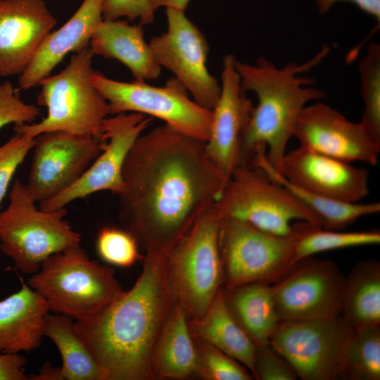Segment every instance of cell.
Here are the masks:
<instances>
[{"mask_svg": "<svg viewBox=\"0 0 380 380\" xmlns=\"http://www.w3.org/2000/svg\"><path fill=\"white\" fill-rule=\"evenodd\" d=\"M27 284L49 311L75 320L94 316L125 292L114 269L91 260L80 243L48 257Z\"/></svg>", "mask_w": 380, "mask_h": 380, "instance_id": "277c9868", "label": "cell"}, {"mask_svg": "<svg viewBox=\"0 0 380 380\" xmlns=\"http://www.w3.org/2000/svg\"><path fill=\"white\" fill-rule=\"evenodd\" d=\"M152 119L137 113L108 117L102 126L100 139L104 141V146L101 153L73 185L40 202L39 208L46 211L59 210L75 200L102 191L118 195L123 189L122 170L127 155Z\"/></svg>", "mask_w": 380, "mask_h": 380, "instance_id": "9a60e30c", "label": "cell"}, {"mask_svg": "<svg viewBox=\"0 0 380 380\" xmlns=\"http://www.w3.org/2000/svg\"><path fill=\"white\" fill-rule=\"evenodd\" d=\"M134 286L94 316L75 320L77 334L109 380L153 379L151 357L175 304L167 284L165 253L148 252Z\"/></svg>", "mask_w": 380, "mask_h": 380, "instance_id": "7a4b0ae2", "label": "cell"}, {"mask_svg": "<svg viewBox=\"0 0 380 380\" xmlns=\"http://www.w3.org/2000/svg\"><path fill=\"white\" fill-rule=\"evenodd\" d=\"M205 143L164 124L143 132L129 151L119 218L146 253H166L224 190Z\"/></svg>", "mask_w": 380, "mask_h": 380, "instance_id": "6da1fadb", "label": "cell"}, {"mask_svg": "<svg viewBox=\"0 0 380 380\" xmlns=\"http://www.w3.org/2000/svg\"><path fill=\"white\" fill-rule=\"evenodd\" d=\"M89 48L94 55L121 62L137 81L153 80L160 76L161 67L144 39L140 24L103 19L91 38Z\"/></svg>", "mask_w": 380, "mask_h": 380, "instance_id": "7402d4cb", "label": "cell"}, {"mask_svg": "<svg viewBox=\"0 0 380 380\" xmlns=\"http://www.w3.org/2000/svg\"><path fill=\"white\" fill-rule=\"evenodd\" d=\"M279 172L300 188L337 201L358 203L369 191L367 169L301 146L286 153Z\"/></svg>", "mask_w": 380, "mask_h": 380, "instance_id": "ac0fdd59", "label": "cell"}, {"mask_svg": "<svg viewBox=\"0 0 380 380\" xmlns=\"http://www.w3.org/2000/svg\"><path fill=\"white\" fill-rule=\"evenodd\" d=\"M94 54L89 46L72 55L59 73L42 80L37 103L46 107L40 122L15 125L13 130L35 137L51 131H64L100 139L109 105L91 82Z\"/></svg>", "mask_w": 380, "mask_h": 380, "instance_id": "8992f818", "label": "cell"}, {"mask_svg": "<svg viewBox=\"0 0 380 380\" xmlns=\"http://www.w3.org/2000/svg\"><path fill=\"white\" fill-rule=\"evenodd\" d=\"M104 141L64 131L34 137L26 189L37 203L60 194L73 185L101 153Z\"/></svg>", "mask_w": 380, "mask_h": 380, "instance_id": "5bb4252c", "label": "cell"}, {"mask_svg": "<svg viewBox=\"0 0 380 380\" xmlns=\"http://www.w3.org/2000/svg\"><path fill=\"white\" fill-rule=\"evenodd\" d=\"M293 137L300 146L335 158L370 165L378 163L380 146L370 139L362 124L348 120L324 103L304 107L296 122Z\"/></svg>", "mask_w": 380, "mask_h": 380, "instance_id": "e0dca14e", "label": "cell"}, {"mask_svg": "<svg viewBox=\"0 0 380 380\" xmlns=\"http://www.w3.org/2000/svg\"><path fill=\"white\" fill-rule=\"evenodd\" d=\"M27 359L19 353L0 354V380H27L24 367Z\"/></svg>", "mask_w": 380, "mask_h": 380, "instance_id": "74e56055", "label": "cell"}, {"mask_svg": "<svg viewBox=\"0 0 380 380\" xmlns=\"http://www.w3.org/2000/svg\"><path fill=\"white\" fill-rule=\"evenodd\" d=\"M198 355L184 310L175 304L156 341L151 357L153 379L196 376Z\"/></svg>", "mask_w": 380, "mask_h": 380, "instance_id": "603a6c76", "label": "cell"}, {"mask_svg": "<svg viewBox=\"0 0 380 380\" xmlns=\"http://www.w3.org/2000/svg\"><path fill=\"white\" fill-rule=\"evenodd\" d=\"M253 376L258 380L298 379L291 365L270 343L256 346Z\"/></svg>", "mask_w": 380, "mask_h": 380, "instance_id": "e575fe53", "label": "cell"}, {"mask_svg": "<svg viewBox=\"0 0 380 380\" xmlns=\"http://www.w3.org/2000/svg\"><path fill=\"white\" fill-rule=\"evenodd\" d=\"M39 113L34 105L21 100L11 82H0V129L9 124L32 123Z\"/></svg>", "mask_w": 380, "mask_h": 380, "instance_id": "d590c367", "label": "cell"}, {"mask_svg": "<svg viewBox=\"0 0 380 380\" xmlns=\"http://www.w3.org/2000/svg\"><path fill=\"white\" fill-rule=\"evenodd\" d=\"M344 279L338 267L331 260L310 256L294 262L271 284L279 321L340 315Z\"/></svg>", "mask_w": 380, "mask_h": 380, "instance_id": "4fadbf2b", "label": "cell"}, {"mask_svg": "<svg viewBox=\"0 0 380 380\" xmlns=\"http://www.w3.org/2000/svg\"><path fill=\"white\" fill-rule=\"evenodd\" d=\"M35 203L25 184L16 179L9 203L0 212V251L17 270L31 274L50 255L81 241V234L64 219L65 208L46 211Z\"/></svg>", "mask_w": 380, "mask_h": 380, "instance_id": "52a82bcc", "label": "cell"}, {"mask_svg": "<svg viewBox=\"0 0 380 380\" xmlns=\"http://www.w3.org/2000/svg\"><path fill=\"white\" fill-rule=\"evenodd\" d=\"M154 15L149 0H104L102 8L104 20L139 19L141 25L151 23Z\"/></svg>", "mask_w": 380, "mask_h": 380, "instance_id": "8d00e7d4", "label": "cell"}, {"mask_svg": "<svg viewBox=\"0 0 380 380\" xmlns=\"http://www.w3.org/2000/svg\"><path fill=\"white\" fill-rule=\"evenodd\" d=\"M56 22L44 0H1L0 76L21 75Z\"/></svg>", "mask_w": 380, "mask_h": 380, "instance_id": "d6986e66", "label": "cell"}, {"mask_svg": "<svg viewBox=\"0 0 380 380\" xmlns=\"http://www.w3.org/2000/svg\"><path fill=\"white\" fill-rule=\"evenodd\" d=\"M220 220L214 203L165 254L170 290L189 319L201 317L223 287Z\"/></svg>", "mask_w": 380, "mask_h": 380, "instance_id": "5b68a950", "label": "cell"}, {"mask_svg": "<svg viewBox=\"0 0 380 380\" xmlns=\"http://www.w3.org/2000/svg\"><path fill=\"white\" fill-rule=\"evenodd\" d=\"M379 243V229L343 232L326 229L317 224L300 221L290 265L319 253L345 248L376 245Z\"/></svg>", "mask_w": 380, "mask_h": 380, "instance_id": "f1b7e54d", "label": "cell"}, {"mask_svg": "<svg viewBox=\"0 0 380 380\" xmlns=\"http://www.w3.org/2000/svg\"><path fill=\"white\" fill-rule=\"evenodd\" d=\"M194 338L205 341L235 359L253 374L256 345L229 312L222 287L205 314L189 319Z\"/></svg>", "mask_w": 380, "mask_h": 380, "instance_id": "cb8c5ba5", "label": "cell"}, {"mask_svg": "<svg viewBox=\"0 0 380 380\" xmlns=\"http://www.w3.org/2000/svg\"><path fill=\"white\" fill-rule=\"evenodd\" d=\"M44 336L54 343L61 355V380H109L106 371L77 334L72 318L48 312Z\"/></svg>", "mask_w": 380, "mask_h": 380, "instance_id": "83f0119b", "label": "cell"}, {"mask_svg": "<svg viewBox=\"0 0 380 380\" xmlns=\"http://www.w3.org/2000/svg\"><path fill=\"white\" fill-rule=\"evenodd\" d=\"M340 315L352 329L380 324L379 260H362L345 277Z\"/></svg>", "mask_w": 380, "mask_h": 380, "instance_id": "484cf974", "label": "cell"}, {"mask_svg": "<svg viewBox=\"0 0 380 380\" xmlns=\"http://www.w3.org/2000/svg\"><path fill=\"white\" fill-rule=\"evenodd\" d=\"M34 138L15 133L0 146V204L20 165L32 149Z\"/></svg>", "mask_w": 380, "mask_h": 380, "instance_id": "836d02e7", "label": "cell"}, {"mask_svg": "<svg viewBox=\"0 0 380 380\" xmlns=\"http://www.w3.org/2000/svg\"><path fill=\"white\" fill-rule=\"evenodd\" d=\"M329 53L325 46L303 64L291 62L282 68L265 57L254 64L236 59L242 90L253 91L258 100L242 137L241 165H251L255 151L264 148L268 163L279 171L301 111L310 101L327 96L325 91L312 87L313 79L302 74L319 64Z\"/></svg>", "mask_w": 380, "mask_h": 380, "instance_id": "3957f363", "label": "cell"}, {"mask_svg": "<svg viewBox=\"0 0 380 380\" xmlns=\"http://www.w3.org/2000/svg\"><path fill=\"white\" fill-rule=\"evenodd\" d=\"M295 227L293 235L280 236L221 215L219 245L223 288L229 289L257 281L272 284L277 279L290 265L299 222L295 223Z\"/></svg>", "mask_w": 380, "mask_h": 380, "instance_id": "30bf717a", "label": "cell"}, {"mask_svg": "<svg viewBox=\"0 0 380 380\" xmlns=\"http://www.w3.org/2000/svg\"><path fill=\"white\" fill-rule=\"evenodd\" d=\"M91 82L107 101L110 115L137 113L156 118L186 135L206 141L210 136L213 113L189 96L186 88L175 78L163 87L145 82H121L93 70Z\"/></svg>", "mask_w": 380, "mask_h": 380, "instance_id": "9c48e42d", "label": "cell"}, {"mask_svg": "<svg viewBox=\"0 0 380 380\" xmlns=\"http://www.w3.org/2000/svg\"><path fill=\"white\" fill-rule=\"evenodd\" d=\"M232 54L222 60L221 91L212 110L210 136L205 143V153L227 182L241 165V146L254 105L241 86Z\"/></svg>", "mask_w": 380, "mask_h": 380, "instance_id": "2e32d148", "label": "cell"}, {"mask_svg": "<svg viewBox=\"0 0 380 380\" xmlns=\"http://www.w3.org/2000/svg\"><path fill=\"white\" fill-rule=\"evenodd\" d=\"M350 328L340 315L321 319L280 322L270 344L303 380L341 378Z\"/></svg>", "mask_w": 380, "mask_h": 380, "instance_id": "8fae6325", "label": "cell"}, {"mask_svg": "<svg viewBox=\"0 0 380 380\" xmlns=\"http://www.w3.org/2000/svg\"><path fill=\"white\" fill-rule=\"evenodd\" d=\"M341 378L380 379V324L351 329L345 346Z\"/></svg>", "mask_w": 380, "mask_h": 380, "instance_id": "f546056e", "label": "cell"}, {"mask_svg": "<svg viewBox=\"0 0 380 380\" xmlns=\"http://www.w3.org/2000/svg\"><path fill=\"white\" fill-rule=\"evenodd\" d=\"M364 110L360 122L370 139L380 146V45L370 42L358 64Z\"/></svg>", "mask_w": 380, "mask_h": 380, "instance_id": "4dcf8cb0", "label": "cell"}, {"mask_svg": "<svg viewBox=\"0 0 380 380\" xmlns=\"http://www.w3.org/2000/svg\"><path fill=\"white\" fill-rule=\"evenodd\" d=\"M252 162V165L261 168L270 178L284 186L306 206L324 229L341 230L363 216L380 212L379 202L344 203L318 196L294 185L270 165L265 148L256 151Z\"/></svg>", "mask_w": 380, "mask_h": 380, "instance_id": "4316f807", "label": "cell"}, {"mask_svg": "<svg viewBox=\"0 0 380 380\" xmlns=\"http://www.w3.org/2000/svg\"><path fill=\"white\" fill-rule=\"evenodd\" d=\"M96 250L103 260L118 267L131 266L144 258L139 251L134 236L125 229L113 227L101 229L97 236Z\"/></svg>", "mask_w": 380, "mask_h": 380, "instance_id": "d6a6232c", "label": "cell"}, {"mask_svg": "<svg viewBox=\"0 0 380 380\" xmlns=\"http://www.w3.org/2000/svg\"><path fill=\"white\" fill-rule=\"evenodd\" d=\"M1 1V0H0Z\"/></svg>", "mask_w": 380, "mask_h": 380, "instance_id": "b9f144b4", "label": "cell"}, {"mask_svg": "<svg viewBox=\"0 0 380 380\" xmlns=\"http://www.w3.org/2000/svg\"><path fill=\"white\" fill-rule=\"evenodd\" d=\"M215 205L221 215L276 236L293 235L294 221L320 226L317 217L289 191L254 165L235 168Z\"/></svg>", "mask_w": 380, "mask_h": 380, "instance_id": "ba28073f", "label": "cell"}, {"mask_svg": "<svg viewBox=\"0 0 380 380\" xmlns=\"http://www.w3.org/2000/svg\"><path fill=\"white\" fill-rule=\"evenodd\" d=\"M103 1L84 0L64 25L46 36L31 63L19 75V89L39 85L68 53H78L89 46L91 38L103 20Z\"/></svg>", "mask_w": 380, "mask_h": 380, "instance_id": "ffe728a7", "label": "cell"}, {"mask_svg": "<svg viewBox=\"0 0 380 380\" xmlns=\"http://www.w3.org/2000/svg\"><path fill=\"white\" fill-rule=\"evenodd\" d=\"M191 0H149L154 12L160 7L185 11Z\"/></svg>", "mask_w": 380, "mask_h": 380, "instance_id": "60d3db41", "label": "cell"}, {"mask_svg": "<svg viewBox=\"0 0 380 380\" xmlns=\"http://www.w3.org/2000/svg\"><path fill=\"white\" fill-rule=\"evenodd\" d=\"M194 338L198 355L196 376L206 380L254 379L241 363L210 343Z\"/></svg>", "mask_w": 380, "mask_h": 380, "instance_id": "1f68e13d", "label": "cell"}, {"mask_svg": "<svg viewBox=\"0 0 380 380\" xmlns=\"http://www.w3.org/2000/svg\"><path fill=\"white\" fill-rule=\"evenodd\" d=\"M223 296L229 312L256 346L270 343L280 322L271 284L257 281L223 288Z\"/></svg>", "mask_w": 380, "mask_h": 380, "instance_id": "d4e9b609", "label": "cell"}, {"mask_svg": "<svg viewBox=\"0 0 380 380\" xmlns=\"http://www.w3.org/2000/svg\"><path fill=\"white\" fill-rule=\"evenodd\" d=\"M167 30L151 39L153 55L174 75L201 107L213 110L221 86L208 68L210 46L206 37L184 11L166 8Z\"/></svg>", "mask_w": 380, "mask_h": 380, "instance_id": "7c38bea8", "label": "cell"}, {"mask_svg": "<svg viewBox=\"0 0 380 380\" xmlns=\"http://www.w3.org/2000/svg\"><path fill=\"white\" fill-rule=\"evenodd\" d=\"M320 15L327 14L337 1H348L380 22V0H315Z\"/></svg>", "mask_w": 380, "mask_h": 380, "instance_id": "f35d334b", "label": "cell"}, {"mask_svg": "<svg viewBox=\"0 0 380 380\" xmlns=\"http://www.w3.org/2000/svg\"><path fill=\"white\" fill-rule=\"evenodd\" d=\"M21 288L0 300V353H19L37 349L44 336L49 308L45 298L21 278Z\"/></svg>", "mask_w": 380, "mask_h": 380, "instance_id": "44dd1931", "label": "cell"}, {"mask_svg": "<svg viewBox=\"0 0 380 380\" xmlns=\"http://www.w3.org/2000/svg\"><path fill=\"white\" fill-rule=\"evenodd\" d=\"M31 380H61L60 368L52 366L49 362H46L41 367L38 374L28 376Z\"/></svg>", "mask_w": 380, "mask_h": 380, "instance_id": "ab89813d", "label": "cell"}]
</instances>
